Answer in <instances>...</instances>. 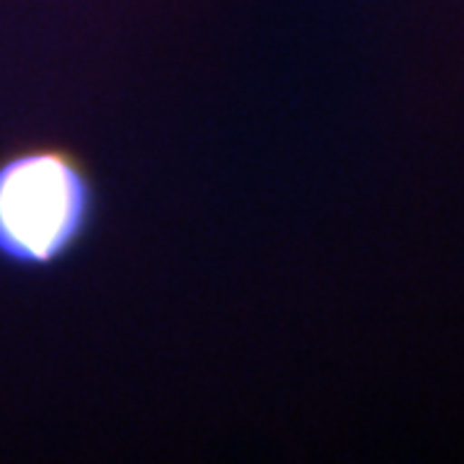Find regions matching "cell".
Here are the masks:
<instances>
[{"label":"cell","mask_w":464,"mask_h":464,"mask_svg":"<svg viewBox=\"0 0 464 464\" xmlns=\"http://www.w3.org/2000/svg\"><path fill=\"white\" fill-rule=\"evenodd\" d=\"M99 186L75 150L29 142L0 155V266L47 274L83 248L99 219Z\"/></svg>","instance_id":"1"}]
</instances>
